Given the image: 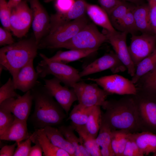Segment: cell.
<instances>
[{"instance_id": "cell-1", "label": "cell", "mask_w": 156, "mask_h": 156, "mask_svg": "<svg viewBox=\"0 0 156 156\" xmlns=\"http://www.w3.org/2000/svg\"><path fill=\"white\" fill-rule=\"evenodd\" d=\"M105 110L102 117L112 130L133 133L142 131L132 95L116 99L106 100L102 106Z\"/></svg>"}, {"instance_id": "cell-2", "label": "cell", "mask_w": 156, "mask_h": 156, "mask_svg": "<svg viewBox=\"0 0 156 156\" xmlns=\"http://www.w3.org/2000/svg\"><path fill=\"white\" fill-rule=\"evenodd\" d=\"M31 91L35 103L31 120L36 129L61 124L66 112L44 85L38 81Z\"/></svg>"}, {"instance_id": "cell-3", "label": "cell", "mask_w": 156, "mask_h": 156, "mask_svg": "<svg viewBox=\"0 0 156 156\" xmlns=\"http://www.w3.org/2000/svg\"><path fill=\"white\" fill-rule=\"evenodd\" d=\"M38 44L34 37L23 39L0 49V71L8 70L14 81L20 69L36 57Z\"/></svg>"}, {"instance_id": "cell-4", "label": "cell", "mask_w": 156, "mask_h": 156, "mask_svg": "<svg viewBox=\"0 0 156 156\" xmlns=\"http://www.w3.org/2000/svg\"><path fill=\"white\" fill-rule=\"evenodd\" d=\"M39 55L42 60L36 68L40 77L43 78L52 75L68 87L71 88L75 83L81 81L79 72L76 68L66 64L51 61L43 54L40 53Z\"/></svg>"}, {"instance_id": "cell-5", "label": "cell", "mask_w": 156, "mask_h": 156, "mask_svg": "<svg viewBox=\"0 0 156 156\" xmlns=\"http://www.w3.org/2000/svg\"><path fill=\"white\" fill-rule=\"evenodd\" d=\"M132 95L142 131L156 133V94L137 88Z\"/></svg>"}, {"instance_id": "cell-6", "label": "cell", "mask_w": 156, "mask_h": 156, "mask_svg": "<svg viewBox=\"0 0 156 156\" xmlns=\"http://www.w3.org/2000/svg\"><path fill=\"white\" fill-rule=\"evenodd\" d=\"M88 23L86 14L59 27L41 40L39 49L61 48Z\"/></svg>"}, {"instance_id": "cell-7", "label": "cell", "mask_w": 156, "mask_h": 156, "mask_svg": "<svg viewBox=\"0 0 156 156\" xmlns=\"http://www.w3.org/2000/svg\"><path fill=\"white\" fill-rule=\"evenodd\" d=\"M107 41L106 36L99 31L94 23H88L61 48L70 50L98 49L103 43Z\"/></svg>"}, {"instance_id": "cell-8", "label": "cell", "mask_w": 156, "mask_h": 156, "mask_svg": "<svg viewBox=\"0 0 156 156\" xmlns=\"http://www.w3.org/2000/svg\"><path fill=\"white\" fill-rule=\"evenodd\" d=\"M71 88L74 90L79 104L90 107L103 105L110 93L99 88L96 83H87L80 81Z\"/></svg>"}, {"instance_id": "cell-9", "label": "cell", "mask_w": 156, "mask_h": 156, "mask_svg": "<svg viewBox=\"0 0 156 156\" xmlns=\"http://www.w3.org/2000/svg\"><path fill=\"white\" fill-rule=\"evenodd\" d=\"M87 79L95 82L110 94L133 95L137 91L135 84L130 80L116 74Z\"/></svg>"}, {"instance_id": "cell-10", "label": "cell", "mask_w": 156, "mask_h": 156, "mask_svg": "<svg viewBox=\"0 0 156 156\" xmlns=\"http://www.w3.org/2000/svg\"><path fill=\"white\" fill-rule=\"evenodd\" d=\"M132 35L128 49L136 68L140 62L156 49V36L150 33H142L140 35Z\"/></svg>"}, {"instance_id": "cell-11", "label": "cell", "mask_w": 156, "mask_h": 156, "mask_svg": "<svg viewBox=\"0 0 156 156\" xmlns=\"http://www.w3.org/2000/svg\"><path fill=\"white\" fill-rule=\"evenodd\" d=\"M26 0H23L11 9L10 28L14 36L18 38L24 37L32 25V12Z\"/></svg>"}, {"instance_id": "cell-12", "label": "cell", "mask_w": 156, "mask_h": 156, "mask_svg": "<svg viewBox=\"0 0 156 156\" xmlns=\"http://www.w3.org/2000/svg\"><path fill=\"white\" fill-rule=\"evenodd\" d=\"M102 33L107 36L117 57L126 67L128 73L132 77L135 72V67L132 60L126 43L128 34L116 30L111 32L103 29Z\"/></svg>"}, {"instance_id": "cell-13", "label": "cell", "mask_w": 156, "mask_h": 156, "mask_svg": "<svg viewBox=\"0 0 156 156\" xmlns=\"http://www.w3.org/2000/svg\"><path fill=\"white\" fill-rule=\"evenodd\" d=\"M30 5L33 20L32 26L34 37L38 44L49 32L50 17L39 0H26Z\"/></svg>"}, {"instance_id": "cell-14", "label": "cell", "mask_w": 156, "mask_h": 156, "mask_svg": "<svg viewBox=\"0 0 156 156\" xmlns=\"http://www.w3.org/2000/svg\"><path fill=\"white\" fill-rule=\"evenodd\" d=\"M109 69L114 73L124 71L127 70L115 53L110 52L87 65L79 73V74L82 78Z\"/></svg>"}, {"instance_id": "cell-15", "label": "cell", "mask_w": 156, "mask_h": 156, "mask_svg": "<svg viewBox=\"0 0 156 156\" xmlns=\"http://www.w3.org/2000/svg\"><path fill=\"white\" fill-rule=\"evenodd\" d=\"M43 80L45 88L68 114L73 103L77 100L73 89L62 86L61 81L55 77L50 79H44Z\"/></svg>"}, {"instance_id": "cell-16", "label": "cell", "mask_w": 156, "mask_h": 156, "mask_svg": "<svg viewBox=\"0 0 156 156\" xmlns=\"http://www.w3.org/2000/svg\"><path fill=\"white\" fill-rule=\"evenodd\" d=\"M33 101L30 90L16 98H11L4 100L0 103V109L11 113L20 120L27 121Z\"/></svg>"}, {"instance_id": "cell-17", "label": "cell", "mask_w": 156, "mask_h": 156, "mask_svg": "<svg viewBox=\"0 0 156 156\" xmlns=\"http://www.w3.org/2000/svg\"><path fill=\"white\" fill-rule=\"evenodd\" d=\"M87 3L85 0H75L71 9L66 12L57 11L50 16L49 33H53L59 27L82 16L86 13Z\"/></svg>"}, {"instance_id": "cell-18", "label": "cell", "mask_w": 156, "mask_h": 156, "mask_svg": "<svg viewBox=\"0 0 156 156\" xmlns=\"http://www.w3.org/2000/svg\"><path fill=\"white\" fill-rule=\"evenodd\" d=\"M33 61H30L18 72L13 81L16 89L26 92L31 90L38 82L37 79L39 76L34 68Z\"/></svg>"}, {"instance_id": "cell-19", "label": "cell", "mask_w": 156, "mask_h": 156, "mask_svg": "<svg viewBox=\"0 0 156 156\" xmlns=\"http://www.w3.org/2000/svg\"><path fill=\"white\" fill-rule=\"evenodd\" d=\"M31 141L39 144L45 156H70L66 151L54 145L49 140L44 129H36L30 136Z\"/></svg>"}, {"instance_id": "cell-20", "label": "cell", "mask_w": 156, "mask_h": 156, "mask_svg": "<svg viewBox=\"0 0 156 156\" xmlns=\"http://www.w3.org/2000/svg\"><path fill=\"white\" fill-rule=\"evenodd\" d=\"M27 121L18 119L15 117V119L10 127L1 135V140L14 141L17 144L29 138Z\"/></svg>"}, {"instance_id": "cell-21", "label": "cell", "mask_w": 156, "mask_h": 156, "mask_svg": "<svg viewBox=\"0 0 156 156\" xmlns=\"http://www.w3.org/2000/svg\"><path fill=\"white\" fill-rule=\"evenodd\" d=\"M133 12L137 31L142 33L154 34L151 24L148 4H142L134 6Z\"/></svg>"}, {"instance_id": "cell-22", "label": "cell", "mask_w": 156, "mask_h": 156, "mask_svg": "<svg viewBox=\"0 0 156 156\" xmlns=\"http://www.w3.org/2000/svg\"><path fill=\"white\" fill-rule=\"evenodd\" d=\"M140 150L144 155L156 152V133L149 131L131 133Z\"/></svg>"}, {"instance_id": "cell-23", "label": "cell", "mask_w": 156, "mask_h": 156, "mask_svg": "<svg viewBox=\"0 0 156 156\" xmlns=\"http://www.w3.org/2000/svg\"><path fill=\"white\" fill-rule=\"evenodd\" d=\"M86 13L96 25L108 31L116 30L112 26L107 13L101 7L87 3Z\"/></svg>"}, {"instance_id": "cell-24", "label": "cell", "mask_w": 156, "mask_h": 156, "mask_svg": "<svg viewBox=\"0 0 156 156\" xmlns=\"http://www.w3.org/2000/svg\"><path fill=\"white\" fill-rule=\"evenodd\" d=\"M43 129L47 137L54 145L67 152L71 156H75L74 147L65 138L58 129L48 126Z\"/></svg>"}, {"instance_id": "cell-25", "label": "cell", "mask_w": 156, "mask_h": 156, "mask_svg": "<svg viewBox=\"0 0 156 156\" xmlns=\"http://www.w3.org/2000/svg\"><path fill=\"white\" fill-rule=\"evenodd\" d=\"M65 138L73 146L75 149V156H90L91 155L84 146L81 139L75 134V129L71 125H62L58 128Z\"/></svg>"}, {"instance_id": "cell-26", "label": "cell", "mask_w": 156, "mask_h": 156, "mask_svg": "<svg viewBox=\"0 0 156 156\" xmlns=\"http://www.w3.org/2000/svg\"><path fill=\"white\" fill-rule=\"evenodd\" d=\"M98 50L70 49L66 51H59L54 55L49 58L51 61L67 64L89 56Z\"/></svg>"}, {"instance_id": "cell-27", "label": "cell", "mask_w": 156, "mask_h": 156, "mask_svg": "<svg viewBox=\"0 0 156 156\" xmlns=\"http://www.w3.org/2000/svg\"><path fill=\"white\" fill-rule=\"evenodd\" d=\"M102 114L101 106L92 107L85 126L87 132L94 138H96L98 134L101 121Z\"/></svg>"}, {"instance_id": "cell-28", "label": "cell", "mask_w": 156, "mask_h": 156, "mask_svg": "<svg viewBox=\"0 0 156 156\" xmlns=\"http://www.w3.org/2000/svg\"><path fill=\"white\" fill-rule=\"evenodd\" d=\"M92 107H88L79 104L74 105L68 120L71 121L74 127L85 126Z\"/></svg>"}, {"instance_id": "cell-29", "label": "cell", "mask_w": 156, "mask_h": 156, "mask_svg": "<svg viewBox=\"0 0 156 156\" xmlns=\"http://www.w3.org/2000/svg\"><path fill=\"white\" fill-rule=\"evenodd\" d=\"M156 66V48L149 55L144 59L136 66L135 73L131 80L135 84L143 75Z\"/></svg>"}, {"instance_id": "cell-30", "label": "cell", "mask_w": 156, "mask_h": 156, "mask_svg": "<svg viewBox=\"0 0 156 156\" xmlns=\"http://www.w3.org/2000/svg\"><path fill=\"white\" fill-rule=\"evenodd\" d=\"M74 128L91 156H101L100 147L97 144L96 138L92 137L88 133L85 126Z\"/></svg>"}, {"instance_id": "cell-31", "label": "cell", "mask_w": 156, "mask_h": 156, "mask_svg": "<svg viewBox=\"0 0 156 156\" xmlns=\"http://www.w3.org/2000/svg\"><path fill=\"white\" fill-rule=\"evenodd\" d=\"M134 6L122 1L108 14L110 21L115 29L123 18Z\"/></svg>"}, {"instance_id": "cell-32", "label": "cell", "mask_w": 156, "mask_h": 156, "mask_svg": "<svg viewBox=\"0 0 156 156\" xmlns=\"http://www.w3.org/2000/svg\"><path fill=\"white\" fill-rule=\"evenodd\" d=\"M135 84L137 88L156 94V66L141 77Z\"/></svg>"}, {"instance_id": "cell-33", "label": "cell", "mask_w": 156, "mask_h": 156, "mask_svg": "<svg viewBox=\"0 0 156 156\" xmlns=\"http://www.w3.org/2000/svg\"><path fill=\"white\" fill-rule=\"evenodd\" d=\"M112 130L102 118L98 135L96 138L97 144L101 148L111 147Z\"/></svg>"}, {"instance_id": "cell-34", "label": "cell", "mask_w": 156, "mask_h": 156, "mask_svg": "<svg viewBox=\"0 0 156 156\" xmlns=\"http://www.w3.org/2000/svg\"><path fill=\"white\" fill-rule=\"evenodd\" d=\"M134 7L128 12L116 28L118 31L126 32L132 35L137 31L133 14Z\"/></svg>"}, {"instance_id": "cell-35", "label": "cell", "mask_w": 156, "mask_h": 156, "mask_svg": "<svg viewBox=\"0 0 156 156\" xmlns=\"http://www.w3.org/2000/svg\"><path fill=\"white\" fill-rule=\"evenodd\" d=\"M16 90L12 79L10 77L0 88V103L7 99L16 98L20 96L16 93Z\"/></svg>"}, {"instance_id": "cell-36", "label": "cell", "mask_w": 156, "mask_h": 156, "mask_svg": "<svg viewBox=\"0 0 156 156\" xmlns=\"http://www.w3.org/2000/svg\"><path fill=\"white\" fill-rule=\"evenodd\" d=\"M11 9L5 0H0V19L3 28L11 31L10 19Z\"/></svg>"}, {"instance_id": "cell-37", "label": "cell", "mask_w": 156, "mask_h": 156, "mask_svg": "<svg viewBox=\"0 0 156 156\" xmlns=\"http://www.w3.org/2000/svg\"><path fill=\"white\" fill-rule=\"evenodd\" d=\"M131 133L128 135L127 142L122 156H143Z\"/></svg>"}, {"instance_id": "cell-38", "label": "cell", "mask_w": 156, "mask_h": 156, "mask_svg": "<svg viewBox=\"0 0 156 156\" xmlns=\"http://www.w3.org/2000/svg\"><path fill=\"white\" fill-rule=\"evenodd\" d=\"M15 118L11 113L0 109V135L11 125Z\"/></svg>"}, {"instance_id": "cell-39", "label": "cell", "mask_w": 156, "mask_h": 156, "mask_svg": "<svg viewBox=\"0 0 156 156\" xmlns=\"http://www.w3.org/2000/svg\"><path fill=\"white\" fill-rule=\"evenodd\" d=\"M31 142L29 137L25 141L18 144L13 156H29Z\"/></svg>"}, {"instance_id": "cell-40", "label": "cell", "mask_w": 156, "mask_h": 156, "mask_svg": "<svg viewBox=\"0 0 156 156\" xmlns=\"http://www.w3.org/2000/svg\"><path fill=\"white\" fill-rule=\"evenodd\" d=\"M14 42L10 31L4 28L0 27V45L4 46Z\"/></svg>"}, {"instance_id": "cell-41", "label": "cell", "mask_w": 156, "mask_h": 156, "mask_svg": "<svg viewBox=\"0 0 156 156\" xmlns=\"http://www.w3.org/2000/svg\"><path fill=\"white\" fill-rule=\"evenodd\" d=\"M55 6L57 11L65 12L72 8L75 0H56Z\"/></svg>"}, {"instance_id": "cell-42", "label": "cell", "mask_w": 156, "mask_h": 156, "mask_svg": "<svg viewBox=\"0 0 156 156\" xmlns=\"http://www.w3.org/2000/svg\"><path fill=\"white\" fill-rule=\"evenodd\" d=\"M101 7L108 14L122 1L121 0H98Z\"/></svg>"}, {"instance_id": "cell-43", "label": "cell", "mask_w": 156, "mask_h": 156, "mask_svg": "<svg viewBox=\"0 0 156 156\" xmlns=\"http://www.w3.org/2000/svg\"><path fill=\"white\" fill-rule=\"evenodd\" d=\"M129 133L125 131L120 130L118 144V155L122 156L126 146Z\"/></svg>"}, {"instance_id": "cell-44", "label": "cell", "mask_w": 156, "mask_h": 156, "mask_svg": "<svg viewBox=\"0 0 156 156\" xmlns=\"http://www.w3.org/2000/svg\"><path fill=\"white\" fill-rule=\"evenodd\" d=\"M150 7L151 25L153 34L156 36V3H148Z\"/></svg>"}, {"instance_id": "cell-45", "label": "cell", "mask_w": 156, "mask_h": 156, "mask_svg": "<svg viewBox=\"0 0 156 156\" xmlns=\"http://www.w3.org/2000/svg\"><path fill=\"white\" fill-rule=\"evenodd\" d=\"M119 130H112L111 140V146L116 156L118 155V144Z\"/></svg>"}, {"instance_id": "cell-46", "label": "cell", "mask_w": 156, "mask_h": 156, "mask_svg": "<svg viewBox=\"0 0 156 156\" xmlns=\"http://www.w3.org/2000/svg\"><path fill=\"white\" fill-rule=\"evenodd\" d=\"M17 145L16 142L11 145H6L2 148L0 151V156H14L16 146Z\"/></svg>"}, {"instance_id": "cell-47", "label": "cell", "mask_w": 156, "mask_h": 156, "mask_svg": "<svg viewBox=\"0 0 156 156\" xmlns=\"http://www.w3.org/2000/svg\"><path fill=\"white\" fill-rule=\"evenodd\" d=\"M43 152L42 148L40 145L36 143L31 147L29 156H41Z\"/></svg>"}, {"instance_id": "cell-48", "label": "cell", "mask_w": 156, "mask_h": 156, "mask_svg": "<svg viewBox=\"0 0 156 156\" xmlns=\"http://www.w3.org/2000/svg\"><path fill=\"white\" fill-rule=\"evenodd\" d=\"M101 156H115V154L111 147L101 148Z\"/></svg>"}, {"instance_id": "cell-49", "label": "cell", "mask_w": 156, "mask_h": 156, "mask_svg": "<svg viewBox=\"0 0 156 156\" xmlns=\"http://www.w3.org/2000/svg\"><path fill=\"white\" fill-rule=\"evenodd\" d=\"M23 0H9L8 2V5L9 7L12 9L15 7Z\"/></svg>"}, {"instance_id": "cell-50", "label": "cell", "mask_w": 156, "mask_h": 156, "mask_svg": "<svg viewBox=\"0 0 156 156\" xmlns=\"http://www.w3.org/2000/svg\"><path fill=\"white\" fill-rule=\"evenodd\" d=\"M125 1H129L134 3H138L140 2L142 0H121Z\"/></svg>"}, {"instance_id": "cell-51", "label": "cell", "mask_w": 156, "mask_h": 156, "mask_svg": "<svg viewBox=\"0 0 156 156\" xmlns=\"http://www.w3.org/2000/svg\"><path fill=\"white\" fill-rule=\"evenodd\" d=\"M148 3H156V0H147Z\"/></svg>"}, {"instance_id": "cell-52", "label": "cell", "mask_w": 156, "mask_h": 156, "mask_svg": "<svg viewBox=\"0 0 156 156\" xmlns=\"http://www.w3.org/2000/svg\"><path fill=\"white\" fill-rule=\"evenodd\" d=\"M54 0H44V1L45 3H49Z\"/></svg>"}, {"instance_id": "cell-53", "label": "cell", "mask_w": 156, "mask_h": 156, "mask_svg": "<svg viewBox=\"0 0 156 156\" xmlns=\"http://www.w3.org/2000/svg\"><path fill=\"white\" fill-rule=\"evenodd\" d=\"M153 156H156V152L155 153H154V154H153Z\"/></svg>"}]
</instances>
